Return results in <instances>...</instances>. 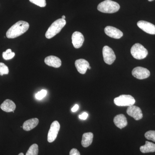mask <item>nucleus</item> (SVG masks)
Wrapping results in <instances>:
<instances>
[{"mask_svg": "<svg viewBox=\"0 0 155 155\" xmlns=\"http://www.w3.org/2000/svg\"><path fill=\"white\" fill-rule=\"evenodd\" d=\"M29 27L28 22L24 21H18L8 30L6 36L8 38H16L25 33Z\"/></svg>", "mask_w": 155, "mask_h": 155, "instance_id": "1", "label": "nucleus"}, {"mask_svg": "<svg viewBox=\"0 0 155 155\" xmlns=\"http://www.w3.org/2000/svg\"><path fill=\"white\" fill-rule=\"evenodd\" d=\"M119 9V4L111 0H105L99 4L97 6V10L99 11L107 14L116 13Z\"/></svg>", "mask_w": 155, "mask_h": 155, "instance_id": "2", "label": "nucleus"}, {"mask_svg": "<svg viewBox=\"0 0 155 155\" xmlns=\"http://www.w3.org/2000/svg\"><path fill=\"white\" fill-rule=\"evenodd\" d=\"M66 21L65 19H59L54 21L50 26L45 33L46 38H52L56 35L59 33L62 28L66 25Z\"/></svg>", "mask_w": 155, "mask_h": 155, "instance_id": "3", "label": "nucleus"}, {"mask_svg": "<svg viewBox=\"0 0 155 155\" xmlns=\"http://www.w3.org/2000/svg\"><path fill=\"white\" fill-rule=\"evenodd\" d=\"M130 53L133 58L137 60H142L146 58L148 52L141 44L136 43L130 49Z\"/></svg>", "mask_w": 155, "mask_h": 155, "instance_id": "4", "label": "nucleus"}, {"mask_svg": "<svg viewBox=\"0 0 155 155\" xmlns=\"http://www.w3.org/2000/svg\"><path fill=\"white\" fill-rule=\"evenodd\" d=\"M114 102L116 105L119 107H129L134 105L135 103V100L130 95L123 94L115 98Z\"/></svg>", "mask_w": 155, "mask_h": 155, "instance_id": "5", "label": "nucleus"}, {"mask_svg": "<svg viewBox=\"0 0 155 155\" xmlns=\"http://www.w3.org/2000/svg\"><path fill=\"white\" fill-rule=\"evenodd\" d=\"M103 55L104 61L108 65L113 64L116 59L114 51L108 46H105L103 48Z\"/></svg>", "mask_w": 155, "mask_h": 155, "instance_id": "6", "label": "nucleus"}, {"mask_svg": "<svg viewBox=\"0 0 155 155\" xmlns=\"http://www.w3.org/2000/svg\"><path fill=\"white\" fill-rule=\"evenodd\" d=\"M60 129V124L57 121H54L51 124L48 134V141L52 143L55 140Z\"/></svg>", "mask_w": 155, "mask_h": 155, "instance_id": "7", "label": "nucleus"}, {"mask_svg": "<svg viewBox=\"0 0 155 155\" xmlns=\"http://www.w3.org/2000/svg\"><path fill=\"white\" fill-rule=\"evenodd\" d=\"M134 77L138 79H144L150 76V73L149 70L142 67H137L134 68L132 71Z\"/></svg>", "mask_w": 155, "mask_h": 155, "instance_id": "8", "label": "nucleus"}, {"mask_svg": "<svg viewBox=\"0 0 155 155\" xmlns=\"http://www.w3.org/2000/svg\"><path fill=\"white\" fill-rule=\"evenodd\" d=\"M127 113L129 116L133 117L137 121L142 119L143 116L141 109L137 106L132 105L128 107Z\"/></svg>", "mask_w": 155, "mask_h": 155, "instance_id": "9", "label": "nucleus"}, {"mask_svg": "<svg viewBox=\"0 0 155 155\" xmlns=\"http://www.w3.org/2000/svg\"><path fill=\"white\" fill-rule=\"evenodd\" d=\"M139 28L149 34L155 35V25L147 21L140 20L137 23Z\"/></svg>", "mask_w": 155, "mask_h": 155, "instance_id": "10", "label": "nucleus"}, {"mask_svg": "<svg viewBox=\"0 0 155 155\" xmlns=\"http://www.w3.org/2000/svg\"><path fill=\"white\" fill-rule=\"evenodd\" d=\"M104 31L107 35L112 38L119 39L123 35L122 31L113 26H107L105 28Z\"/></svg>", "mask_w": 155, "mask_h": 155, "instance_id": "11", "label": "nucleus"}, {"mask_svg": "<svg viewBox=\"0 0 155 155\" xmlns=\"http://www.w3.org/2000/svg\"><path fill=\"white\" fill-rule=\"evenodd\" d=\"M72 43L75 48H79L82 46L84 38L83 35L79 31H75L72 36Z\"/></svg>", "mask_w": 155, "mask_h": 155, "instance_id": "12", "label": "nucleus"}, {"mask_svg": "<svg viewBox=\"0 0 155 155\" xmlns=\"http://www.w3.org/2000/svg\"><path fill=\"white\" fill-rule=\"evenodd\" d=\"M75 66L78 71L81 74H84L90 66L88 61L83 59H78L75 61Z\"/></svg>", "mask_w": 155, "mask_h": 155, "instance_id": "13", "label": "nucleus"}, {"mask_svg": "<svg viewBox=\"0 0 155 155\" xmlns=\"http://www.w3.org/2000/svg\"><path fill=\"white\" fill-rule=\"evenodd\" d=\"M45 62L50 67L59 68L61 66V61L60 58L54 56H50L45 58Z\"/></svg>", "mask_w": 155, "mask_h": 155, "instance_id": "14", "label": "nucleus"}, {"mask_svg": "<svg viewBox=\"0 0 155 155\" xmlns=\"http://www.w3.org/2000/svg\"><path fill=\"white\" fill-rule=\"evenodd\" d=\"M114 122L116 127L122 129L127 125V119L125 115L120 114L114 117Z\"/></svg>", "mask_w": 155, "mask_h": 155, "instance_id": "15", "label": "nucleus"}, {"mask_svg": "<svg viewBox=\"0 0 155 155\" xmlns=\"http://www.w3.org/2000/svg\"><path fill=\"white\" fill-rule=\"evenodd\" d=\"M38 119L37 118L28 119L24 122L22 128L25 131H29L36 127L38 125Z\"/></svg>", "mask_w": 155, "mask_h": 155, "instance_id": "16", "label": "nucleus"}, {"mask_svg": "<svg viewBox=\"0 0 155 155\" xmlns=\"http://www.w3.org/2000/svg\"><path fill=\"white\" fill-rule=\"evenodd\" d=\"M16 107L15 103L13 101L9 99L6 100L1 105V109L8 113L13 112L15 110Z\"/></svg>", "mask_w": 155, "mask_h": 155, "instance_id": "17", "label": "nucleus"}, {"mask_svg": "<svg viewBox=\"0 0 155 155\" xmlns=\"http://www.w3.org/2000/svg\"><path fill=\"white\" fill-rule=\"evenodd\" d=\"M94 134L91 132L84 134L82 135L81 145L84 147H87L90 146L92 143Z\"/></svg>", "mask_w": 155, "mask_h": 155, "instance_id": "18", "label": "nucleus"}, {"mask_svg": "<svg viewBox=\"0 0 155 155\" xmlns=\"http://www.w3.org/2000/svg\"><path fill=\"white\" fill-rule=\"evenodd\" d=\"M140 151L143 153L155 152V144L150 142L146 141L145 144L140 147Z\"/></svg>", "mask_w": 155, "mask_h": 155, "instance_id": "19", "label": "nucleus"}, {"mask_svg": "<svg viewBox=\"0 0 155 155\" xmlns=\"http://www.w3.org/2000/svg\"><path fill=\"white\" fill-rule=\"evenodd\" d=\"M38 147L37 144L31 146L26 153V155H38Z\"/></svg>", "mask_w": 155, "mask_h": 155, "instance_id": "20", "label": "nucleus"}, {"mask_svg": "<svg viewBox=\"0 0 155 155\" xmlns=\"http://www.w3.org/2000/svg\"><path fill=\"white\" fill-rule=\"evenodd\" d=\"M15 55V53L12 52L11 49H8L3 53L2 57L5 60H9L14 58Z\"/></svg>", "mask_w": 155, "mask_h": 155, "instance_id": "21", "label": "nucleus"}, {"mask_svg": "<svg viewBox=\"0 0 155 155\" xmlns=\"http://www.w3.org/2000/svg\"><path fill=\"white\" fill-rule=\"evenodd\" d=\"M9 73V69L7 66L3 63H0V75H8Z\"/></svg>", "mask_w": 155, "mask_h": 155, "instance_id": "22", "label": "nucleus"}, {"mask_svg": "<svg viewBox=\"0 0 155 155\" xmlns=\"http://www.w3.org/2000/svg\"><path fill=\"white\" fill-rule=\"evenodd\" d=\"M145 137L149 140H151L155 142V130H149L145 134Z\"/></svg>", "mask_w": 155, "mask_h": 155, "instance_id": "23", "label": "nucleus"}, {"mask_svg": "<svg viewBox=\"0 0 155 155\" xmlns=\"http://www.w3.org/2000/svg\"><path fill=\"white\" fill-rule=\"evenodd\" d=\"M29 1L31 2L42 8L45 7L46 5L45 0H29Z\"/></svg>", "mask_w": 155, "mask_h": 155, "instance_id": "24", "label": "nucleus"}, {"mask_svg": "<svg viewBox=\"0 0 155 155\" xmlns=\"http://www.w3.org/2000/svg\"><path fill=\"white\" fill-rule=\"evenodd\" d=\"M47 94V91L45 90H42L41 91L38 92L37 93L35 94V97L37 99L41 100Z\"/></svg>", "mask_w": 155, "mask_h": 155, "instance_id": "25", "label": "nucleus"}, {"mask_svg": "<svg viewBox=\"0 0 155 155\" xmlns=\"http://www.w3.org/2000/svg\"><path fill=\"white\" fill-rule=\"evenodd\" d=\"M69 155H81L78 150L75 148L72 149L69 153Z\"/></svg>", "mask_w": 155, "mask_h": 155, "instance_id": "26", "label": "nucleus"}, {"mask_svg": "<svg viewBox=\"0 0 155 155\" xmlns=\"http://www.w3.org/2000/svg\"><path fill=\"white\" fill-rule=\"evenodd\" d=\"M88 114L87 113H84L79 116V118L82 120H86L88 117Z\"/></svg>", "mask_w": 155, "mask_h": 155, "instance_id": "27", "label": "nucleus"}, {"mask_svg": "<svg viewBox=\"0 0 155 155\" xmlns=\"http://www.w3.org/2000/svg\"><path fill=\"white\" fill-rule=\"evenodd\" d=\"M78 109H79V106L78 104H75L72 108V112H75L78 110Z\"/></svg>", "mask_w": 155, "mask_h": 155, "instance_id": "28", "label": "nucleus"}, {"mask_svg": "<svg viewBox=\"0 0 155 155\" xmlns=\"http://www.w3.org/2000/svg\"><path fill=\"white\" fill-rule=\"evenodd\" d=\"M62 19H66V17H65V16H64H64H62Z\"/></svg>", "mask_w": 155, "mask_h": 155, "instance_id": "29", "label": "nucleus"}, {"mask_svg": "<svg viewBox=\"0 0 155 155\" xmlns=\"http://www.w3.org/2000/svg\"><path fill=\"white\" fill-rule=\"evenodd\" d=\"M24 155V154L23 153H19V155Z\"/></svg>", "mask_w": 155, "mask_h": 155, "instance_id": "30", "label": "nucleus"}, {"mask_svg": "<svg viewBox=\"0 0 155 155\" xmlns=\"http://www.w3.org/2000/svg\"><path fill=\"white\" fill-rule=\"evenodd\" d=\"M88 69H91V67H90V66H89V67H88Z\"/></svg>", "mask_w": 155, "mask_h": 155, "instance_id": "31", "label": "nucleus"}, {"mask_svg": "<svg viewBox=\"0 0 155 155\" xmlns=\"http://www.w3.org/2000/svg\"><path fill=\"white\" fill-rule=\"evenodd\" d=\"M154 1V0H148V1H149V2H152V1Z\"/></svg>", "mask_w": 155, "mask_h": 155, "instance_id": "32", "label": "nucleus"}]
</instances>
